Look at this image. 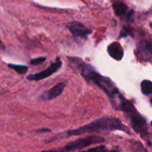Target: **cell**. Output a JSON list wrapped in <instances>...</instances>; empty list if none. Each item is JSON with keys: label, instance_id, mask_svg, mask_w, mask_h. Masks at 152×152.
Returning <instances> with one entry per match:
<instances>
[{"label": "cell", "instance_id": "cell-16", "mask_svg": "<svg viewBox=\"0 0 152 152\" xmlns=\"http://www.w3.org/2000/svg\"><path fill=\"white\" fill-rule=\"evenodd\" d=\"M0 48H3V45H2V43H1V40H0Z\"/></svg>", "mask_w": 152, "mask_h": 152}, {"label": "cell", "instance_id": "cell-19", "mask_svg": "<svg viewBox=\"0 0 152 152\" xmlns=\"http://www.w3.org/2000/svg\"><path fill=\"white\" fill-rule=\"evenodd\" d=\"M151 126H152V121H151Z\"/></svg>", "mask_w": 152, "mask_h": 152}, {"label": "cell", "instance_id": "cell-15", "mask_svg": "<svg viewBox=\"0 0 152 152\" xmlns=\"http://www.w3.org/2000/svg\"><path fill=\"white\" fill-rule=\"evenodd\" d=\"M50 130L49 129H39V131H37V132H50Z\"/></svg>", "mask_w": 152, "mask_h": 152}, {"label": "cell", "instance_id": "cell-4", "mask_svg": "<svg viewBox=\"0 0 152 152\" xmlns=\"http://www.w3.org/2000/svg\"><path fill=\"white\" fill-rule=\"evenodd\" d=\"M61 66H62V62L59 59V58L58 57L56 58V62L50 64L46 69L41 71V72L30 74L27 77V80H30V81H39V80H44V79L48 78L50 75L56 73L61 68Z\"/></svg>", "mask_w": 152, "mask_h": 152}, {"label": "cell", "instance_id": "cell-11", "mask_svg": "<svg viewBox=\"0 0 152 152\" xmlns=\"http://www.w3.org/2000/svg\"><path fill=\"white\" fill-rule=\"evenodd\" d=\"M141 90L143 94L149 95L152 94V82L149 80H143L141 83Z\"/></svg>", "mask_w": 152, "mask_h": 152}, {"label": "cell", "instance_id": "cell-1", "mask_svg": "<svg viewBox=\"0 0 152 152\" xmlns=\"http://www.w3.org/2000/svg\"><path fill=\"white\" fill-rule=\"evenodd\" d=\"M123 131L126 133H129L126 126L115 117H102L96 119L91 123L81 126L78 129H73L66 132L68 137L76 136V135L85 134L87 133H94V132H102V131Z\"/></svg>", "mask_w": 152, "mask_h": 152}, {"label": "cell", "instance_id": "cell-10", "mask_svg": "<svg viewBox=\"0 0 152 152\" xmlns=\"http://www.w3.org/2000/svg\"><path fill=\"white\" fill-rule=\"evenodd\" d=\"M113 9L115 13L116 16L119 17H123L127 14L128 7L123 2L117 1V2L113 4Z\"/></svg>", "mask_w": 152, "mask_h": 152}, {"label": "cell", "instance_id": "cell-8", "mask_svg": "<svg viewBox=\"0 0 152 152\" xmlns=\"http://www.w3.org/2000/svg\"><path fill=\"white\" fill-rule=\"evenodd\" d=\"M107 50H108L109 56H111L115 60L120 61L123 59L124 51H123L121 45L117 42H114L111 44H110L107 48Z\"/></svg>", "mask_w": 152, "mask_h": 152}, {"label": "cell", "instance_id": "cell-13", "mask_svg": "<svg viewBox=\"0 0 152 152\" xmlns=\"http://www.w3.org/2000/svg\"><path fill=\"white\" fill-rule=\"evenodd\" d=\"M45 60H46L45 57H37V58H34V59H31L30 63H31V65H40V64L43 63Z\"/></svg>", "mask_w": 152, "mask_h": 152}, {"label": "cell", "instance_id": "cell-14", "mask_svg": "<svg viewBox=\"0 0 152 152\" xmlns=\"http://www.w3.org/2000/svg\"><path fill=\"white\" fill-rule=\"evenodd\" d=\"M132 34V29L129 27H125L123 28L121 33H120V37H125L126 36L131 35Z\"/></svg>", "mask_w": 152, "mask_h": 152}, {"label": "cell", "instance_id": "cell-2", "mask_svg": "<svg viewBox=\"0 0 152 152\" xmlns=\"http://www.w3.org/2000/svg\"><path fill=\"white\" fill-rule=\"evenodd\" d=\"M74 60L77 65V68L80 71L81 75L88 82H93L95 85H96L99 88L102 89L111 97H114V96L118 94V88L116 87L115 85L109 78L103 77L98 72H96L94 69L93 67L89 64L80 60V59H78L79 62H77V59H74Z\"/></svg>", "mask_w": 152, "mask_h": 152}, {"label": "cell", "instance_id": "cell-3", "mask_svg": "<svg viewBox=\"0 0 152 152\" xmlns=\"http://www.w3.org/2000/svg\"><path fill=\"white\" fill-rule=\"evenodd\" d=\"M104 138L99 136H89L87 137L78 139L75 141L67 144L65 147L62 149L61 151H71L74 150L81 149V148H86L89 145H94V144L101 143L104 142Z\"/></svg>", "mask_w": 152, "mask_h": 152}, {"label": "cell", "instance_id": "cell-18", "mask_svg": "<svg viewBox=\"0 0 152 152\" xmlns=\"http://www.w3.org/2000/svg\"><path fill=\"white\" fill-rule=\"evenodd\" d=\"M151 28H152V23H151Z\"/></svg>", "mask_w": 152, "mask_h": 152}, {"label": "cell", "instance_id": "cell-17", "mask_svg": "<svg viewBox=\"0 0 152 152\" xmlns=\"http://www.w3.org/2000/svg\"><path fill=\"white\" fill-rule=\"evenodd\" d=\"M148 145H150V146H152V144H151V142H148Z\"/></svg>", "mask_w": 152, "mask_h": 152}, {"label": "cell", "instance_id": "cell-5", "mask_svg": "<svg viewBox=\"0 0 152 152\" xmlns=\"http://www.w3.org/2000/svg\"><path fill=\"white\" fill-rule=\"evenodd\" d=\"M130 116L132 126L134 130L141 136L147 134V125L145 119L137 112L130 114Z\"/></svg>", "mask_w": 152, "mask_h": 152}, {"label": "cell", "instance_id": "cell-6", "mask_svg": "<svg viewBox=\"0 0 152 152\" xmlns=\"http://www.w3.org/2000/svg\"><path fill=\"white\" fill-rule=\"evenodd\" d=\"M67 28L74 37H80V38H86L87 36L91 33L90 30L88 29L86 27L79 22H70L67 25Z\"/></svg>", "mask_w": 152, "mask_h": 152}, {"label": "cell", "instance_id": "cell-20", "mask_svg": "<svg viewBox=\"0 0 152 152\" xmlns=\"http://www.w3.org/2000/svg\"><path fill=\"white\" fill-rule=\"evenodd\" d=\"M151 102H152V99H151Z\"/></svg>", "mask_w": 152, "mask_h": 152}, {"label": "cell", "instance_id": "cell-7", "mask_svg": "<svg viewBox=\"0 0 152 152\" xmlns=\"http://www.w3.org/2000/svg\"><path fill=\"white\" fill-rule=\"evenodd\" d=\"M65 84L64 83H59L53 86L48 91L45 92L42 96V99L44 100H53L59 96L65 89Z\"/></svg>", "mask_w": 152, "mask_h": 152}, {"label": "cell", "instance_id": "cell-9", "mask_svg": "<svg viewBox=\"0 0 152 152\" xmlns=\"http://www.w3.org/2000/svg\"><path fill=\"white\" fill-rule=\"evenodd\" d=\"M137 50L140 54L145 60L151 59L152 49L151 46L147 41H140L138 44Z\"/></svg>", "mask_w": 152, "mask_h": 152}, {"label": "cell", "instance_id": "cell-12", "mask_svg": "<svg viewBox=\"0 0 152 152\" xmlns=\"http://www.w3.org/2000/svg\"><path fill=\"white\" fill-rule=\"evenodd\" d=\"M9 68L14 70L19 74H24L28 71V66L22 65H14V64H8Z\"/></svg>", "mask_w": 152, "mask_h": 152}]
</instances>
